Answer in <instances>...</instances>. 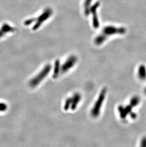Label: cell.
I'll use <instances>...</instances> for the list:
<instances>
[{"mask_svg":"<svg viewBox=\"0 0 146 147\" xmlns=\"http://www.w3.org/2000/svg\"><path fill=\"white\" fill-rule=\"evenodd\" d=\"M106 92V88H104L101 91V93L100 94L99 96L98 97V100H97L96 102L94 104V106L91 111V114L92 115V116L96 117L98 116V115L99 114L100 111L101 110L102 103H103V100H104Z\"/></svg>","mask_w":146,"mask_h":147,"instance_id":"1","label":"cell"},{"mask_svg":"<svg viewBox=\"0 0 146 147\" xmlns=\"http://www.w3.org/2000/svg\"><path fill=\"white\" fill-rule=\"evenodd\" d=\"M77 61V59L74 56H72L68 59L64 63L61 68V71L62 72H66L68 69L72 68Z\"/></svg>","mask_w":146,"mask_h":147,"instance_id":"2","label":"cell"},{"mask_svg":"<svg viewBox=\"0 0 146 147\" xmlns=\"http://www.w3.org/2000/svg\"><path fill=\"white\" fill-rule=\"evenodd\" d=\"M51 67L50 65H47V66L45 67V68H44L42 71L41 72L40 75H38L37 79L35 80L34 83L35 84H37L39 83V82L42 81V80L43 79V78H45L46 75L50 72V70L51 69Z\"/></svg>","mask_w":146,"mask_h":147,"instance_id":"3","label":"cell"},{"mask_svg":"<svg viewBox=\"0 0 146 147\" xmlns=\"http://www.w3.org/2000/svg\"><path fill=\"white\" fill-rule=\"evenodd\" d=\"M81 99V96L80 94L76 93L72 98V102L71 105V107L72 110H74L76 109V106L78 103Z\"/></svg>","mask_w":146,"mask_h":147,"instance_id":"4","label":"cell"},{"mask_svg":"<svg viewBox=\"0 0 146 147\" xmlns=\"http://www.w3.org/2000/svg\"><path fill=\"white\" fill-rule=\"evenodd\" d=\"M61 69L60 65V61H57L55 63V66L54 69V74H53V76L54 77H56L59 74L60 70Z\"/></svg>","mask_w":146,"mask_h":147,"instance_id":"5","label":"cell"},{"mask_svg":"<svg viewBox=\"0 0 146 147\" xmlns=\"http://www.w3.org/2000/svg\"><path fill=\"white\" fill-rule=\"evenodd\" d=\"M139 76L142 79H144L146 76V71L145 67L144 66H141L139 70Z\"/></svg>","mask_w":146,"mask_h":147,"instance_id":"6","label":"cell"},{"mask_svg":"<svg viewBox=\"0 0 146 147\" xmlns=\"http://www.w3.org/2000/svg\"><path fill=\"white\" fill-rule=\"evenodd\" d=\"M72 102V98H68L66 100L65 102V106H64V109L65 110H68V109L69 108V107L71 105Z\"/></svg>","mask_w":146,"mask_h":147,"instance_id":"7","label":"cell"},{"mask_svg":"<svg viewBox=\"0 0 146 147\" xmlns=\"http://www.w3.org/2000/svg\"><path fill=\"white\" fill-rule=\"evenodd\" d=\"M138 102H139V98L137 97L133 98L131 101V105L132 106H135L138 104Z\"/></svg>","mask_w":146,"mask_h":147,"instance_id":"8","label":"cell"}]
</instances>
